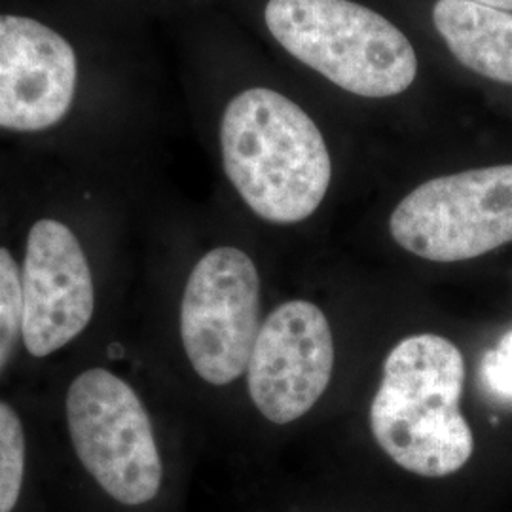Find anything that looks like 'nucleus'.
<instances>
[{
    "instance_id": "nucleus-12",
    "label": "nucleus",
    "mask_w": 512,
    "mask_h": 512,
    "mask_svg": "<svg viewBox=\"0 0 512 512\" xmlns=\"http://www.w3.org/2000/svg\"><path fill=\"white\" fill-rule=\"evenodd\" d=\"M23 353V287L16 224H0V387L16 384Z\"/></svg>"
},
{
    "instance_id": "nucleus-7",
    "label": "nucleus",
    "mask_w": 512,
    "mask_h": 512,
    "mask_svg": "<svg viewBox=\"0 0 512 512\" xmlns=\"http://www.w3.org/2000/svg\"><path fill=\"white\" fill-rule=\"evenodd\" d=\"M393 241L431 262H463L512 243V164L423 181L389 217Z\"/></svg>"
},
{
    "instance_id": "nucleus-9",
    "label": "nucleus",
    "mask_w": 512,
    "mask_h": 512,
    "mask_svg": "<svg viewBox=\"0 0 512 512\" xmlns=\"http://www.w3.org/2000/svg\"><path fill=\"white\" fill-rule=\"evenodd\" d=\"M78 59L71 42L37 19L0 14V129L42 133L73 109Z\"/></svg>"
},
{
    "instance_id": "nucleus-6",
    "label": "nucleus",
    "mask_w": 512,
    "mask_h": 512,
    "mask_svg": "<svg viewBox=\"0 0 512 512\" xmlns=\"http://www.w3.org/2000/svg\"><path fill=\"white\" fill-rule=\"evenodd\" d=\"M260 274L238 245H215L184 274L177 342L196 382L224 389L245 376L260 330Z\"/></svg>"
},
{
    "instance_id": "nucleus-11",
    "label": "nucleus",
    "mask_w": 512,
    "mask_h": 512,
    "mask_svg": "<svg viewBox=\"0 0 512 512\" xmlns=\"http://www.w3.org/2000/svg\"><path fill=\"white\" fill-rule=\"evenodd\" d=\"M427 19L459 67L512 86V12L475 0H433Z\"/></svg>"
},
{
    "instance_id": "nucleus-10",
    "label": "nucleus",
    "mask_w": 512,
    "mask_h": 512,
    "mask_svg": "<svg viewBox=\"0 0 512 512\" xmlns=\"http://www.w3.org/2000/svg\"><path fill=\"white\" fill-rule=\"evenodd\" d=\"M52 478L37 393L23 384L0 387V512H31L38 484Z\"/></svg>"
},
{
    "instance_id": "nucleus-8",
    "label": "nucleus",
    "mask_w": 512,
    "mask_h": 512,
    "mask_svg": "<svg viewBox=\"0 0 512 512\" xmlns=\"http://www.w3.org/2000/svg\"><path fill=\"white\" fill-rule=\"evenodd\" d=\"M332 370L334 338L325 313L311 302L293 300L262 321L245 382L256 410L285 425L323 397Z\"/></svg>"
},
{
    "instance_id": "nucleus-14",
    "label": "nucleus",
    "mask_w": 512,
    "mask_h": 512,
    "mask_svg": "<svg viewBox=\"0 0 512 512\" xmlns=\"http://www.w3.org/2000/svg\"><path fill=\"white\" fill-rule=\"evenodd\" d=\"M475 2L486 4V6H492V8H499V10L512 12V0H475Z\"/></svg>"
},
{
    "instance_id": "nucleus-1",
    "label": "nucleus",
    "mask_w": 512,
    "mask_h": 512,
    "mask_svg": "<svg viewBox=\"0 0 512 512\" xmlns=\"http://www.w3.org/2000/svg\"><path fill=\"white\" fill-rule=\"evenodd\" d=\"M131 368L133 351L122 332L31 385L52 476L90 512H145L167 488L160 427Z\"/></svg>"
},
{
    "instance_id": "nucleus-3",
    "label": "nucleus",
    "mask_w": 512,
    "mask_h": 512,
    "mask_svg": "<svg viewBox=\"0 0 512 512\" xmlns=\"http://www.w3.org/2000/svg\"><path fill=\"white\" fill-rule=\"evenodd\" d=\"M219 154L226 181L264 222H304L329 194L327 137L308 107L274 84H251L226 101Z\"/></svg>"
},
{
    "instance_id": "nucleus-4",
    "label": "nucleus",
    "mask_w": 512,
    "mask_h": 512,
    "mask_svg": "<svg viewBox=\"0 0 512 512\" xmlns=\"http://www.w3.org/2000/svg\"><path fill=\"white\" fill-rule=\"evenodd\" d=\"M260 19L281 54L351 101L393 105L420 82L414 38L365 0H264Z\"/></svg>"
},
{
    "instance_id": "nucleus-5",
    "label": "nucleus",
    "mask_w": 512,
    "mask_h": 512,
    "mask_svg": "<svg viewBox=\"0 0 512 512\" xmlns=\"http://www.w3.org/2000/svg\"><path fill=\"white\" fill-rule=\"evenodd\" d=\"M463 384V355L444 336L416 334L391 349L368 414L387 458L425 478L459 473L475 452L459 408Z\"/></svg>"
},
{
    "instance_id": "nucleus-2",
    "label": "nucleus",
    "mask_w": 512,
    "mask_h": 512,
    "mask_svg": "<svg viewBox=\"0 0 512 512\" xmlns=\"http://www.w3.org/2000/svg\"><path fill=\"white\" fill-rule=\"evenodd\" d=\"M16 224L23 287L18 384L37 385L54 368L124 332L128 272L109 226L67 207H37Z\"/></svg>"
},
{
    "instance_id": "nucleus-13",
    "label": "nucleus",
    "mask_w": 512,
    "mask_h": 512,
    "mask_svg": "<svg viewBox=\"0 0 512 512\" xmlns=\"http://www.w3.org/2000/svg\"><path fill=\"white\" fill-rule=\"evenodd\" d=\"M480 382L495 401L512 404V330L484 355L480 365Z\"/></svg>"
}]
</instances>
